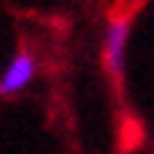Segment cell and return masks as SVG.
I'll return each mask as SVG.
<instances>
[{
	"instance_id": "6da1fadb",
	"label": "cell",
	"mask_w": 154,
	"mask_h": 154,
	"mask_svg": "<svg viewBox=\"0 0 154 154\" xmlns=\"http://www.w3.org/2000/svg\"><path fill=\"white\" fill-rule=\"evenodd\" d=\"M36 72H39V60H36L33 48L18 45V51L9 57V63L0 69V97H18V94H24L33 85Z\"/></svg>"
},
{
	"instance_id": "7a4b0ae2",
	"label": "cell",
	"mask_w": 154,
	"mask_h": 154,
	"mask_svg": "<svg viewBox=\"0 0 154 154\" xmlns=\"http://www.w3.org/2000/svg\"><path fill=\"white\" fill-rule=\"evenodd\" d=\"M127 45H130V18H112L103 33V66L115 82H124L127 69Z\"/></svg>"
},
{
	"instance_id": "3957f363",
	"label": "cell",
	"mask_w": 154,
	"mask_h": 154,
	"mask_svg": "<svg viewBox=\"0 0 154 154\" xmlns=\"http://www.w3.org/2000/svg\"><path fill=\"white\" fill-rule=\"evenodd\" d=\"M151 151H154V145H151Z\"/></svg>"
}]
</instances>
